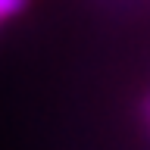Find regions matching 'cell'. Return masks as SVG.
<instances>
[{
  "instance_id": "obj_1",
  "label": "cell",
  "mask_w": 150,
  "mask_h": 150,
  "mask_svg": "<svg viewBox=\"0 0 150 150\" xmlns=\"http://www.w3.org/2000/svg\"><path fill=\"white\" fill-rule=\"evenodd\" d=\"M28 6V0H0V25H6L9 19L22 16Z\"/></svg>"
}]
</instances>
